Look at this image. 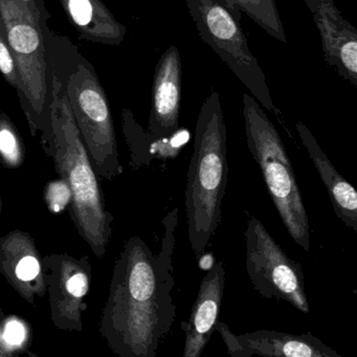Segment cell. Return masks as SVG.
I'll return each instance as SVG.
<instances>
[{
    "label": "cell",
    "mask_w": 357,
    "mask_h": 357,
    "mask_svg": "<svg viewBox=\"0 0 357 357\" xmlns=\"http://www.w3.org/2000/svg\"><path fill=\"white\" fill-rule=\"evenodd\" d=\"M178 208L164 219L165 236L158 256L133 236L114 263L109 296L100 332L120 357H154L176 317L172 291L173 252Z\"/></svg>",
    "instance_id": "obj_1"
},
{
    "label": "cell",
    "mask_w": 357,
    "mask_h": 357,
    "mask_svg": "<svg viewBox=\"0 0 357 357\" xmlns=\"http://www.w3.org/2000/svg\"><path fill=\"white\" fill-rule=\"evenodd\" d=\"M51 142L47 156L53 160L60 178L72 191L70 216L81 237L98 258L105 256L112 235L114 217L106 211L103 193L89 160L66 96L63 79L52 63Z\"/></svg>",
    "instance_id": "obj_2"
},
{
    "label": "cell",
    "mask_w": 357,
    "mask_h": 357,
    "mask_svg": "<svg viewBox=\"0 0 357 357\" xmlns=\"http://www.w3.org/2000/svg\"><path fill=\"white\" fill-rule=\"evenodd\" d=\"M185 185L190 246L200 259L212 244L222 218L227 189V126L220 95L213 91L198 114Z\"/></svg>",
    "instance_id": "obj_3"
},
{
    "label": "cell",
    "mask_w": 357,
    "mask_h": 357,
    "mask_svg": "<svg viewBox=\"0 0 357 357\" xmlns=\"http://www.w3.org/2000/svg\"><path fill=\"white\" fill-rule=\"evenodd\" d=\"M41 0H0V15L22 83L20 104L33 137L41 132V145L49 154L51 142L49 59L43 36Z\"/></svg>",
    "instance_id": "obj_4"
},
{
    "label": "cell",
    "mask_w": 357,
    "mask_h": 357,
    "mask_svg": "<svg viewBox=\"0 0 357 357\" xmlns=\"http://www.w3.org/2000/svg\"><path fill=\"white\" fill-rule=\"evenodd\" d=\"M242 102L248 150L260 168L282 223L292 240L303 250L309 252L308 214L285 146L275 125L263 112L258 101L248 93H243Z\"/></svg>",
    "instance_id": "obj_5"
},
{
    "label": "cell",
    "mask_w": 357,
    "mask_h": 357,
    "mask_svg": "<svg viewBox=\"0 0 357 357\" xmlns=\"http://www.w3.org/2000/svg\"><path fill=\"white\" fill-rule=\"evenodd\" d=\"M78 57L63 81L66 96L96 174L110 181L123 172V167L109 102L91 64Z\"/></svg>",
    "instance_id": "obj_6"
},
{
    "label": "cell",
    "mask_w": 357,
    "mask_h": 357,
    "mask_svg": "<svg viewBox=\"0 0 357 357\" xmlns=\"http://www.w3.org/2000/svg\"><path fill=\"white\" fill-rule=\"evenodd\" d=\"M190 16L202 40L208 45L241 81L257 101L281 119L258 60L248 47L240 20L225 0H185Z\"/></svg>",
    "instance_id": "obj_7"
},
{
    "label": "cell",
    "mask_w": 357,
    "mask_h": 357,
    "mask_svg": "<svg viewBox=\"0 0 357 357\" xmlns=\"http://www.w3.org/2000/svg\"><path fill=\"white\" fill-rule=\"evenodd\" d=\"M245 266L250 283L266 298L285 301L309 313L308 298L300 263L290 259L259 219L250 217L244 231Z\"/></svg>",
    "instance_id": "obj_8"
},
{
    "label": "cell",
    "mask_w": 357,
    "mask_h": 357,
    "mask_svg": "<svg viewBox=\"0 0 357 357\" xmlns=\"http://www.w3.org/2000/svg\"><path fill=\"white\" fill-rule=\"evenodd\" d=\"M43 271L54 325L63 331L82 332L83 313L87 309L86 296L93 275L89 258L49 255L43 257Z\"/></svg>",
    "instance_id": "obj_9"
},
{
    "label": "cell",
    "mask_w": 357,
    "mask_h": 357,
    "mask_svg": "<svg viewBox=\"0 0 357 357\" xmlns=\"http://www.w3.org/2000/svg\"><path fill=\"white\" fill-rule=\"evenodd\" d=\"M215 331L218 332L234 357H250L254 355L271 357H340L333 349L324 344L311 333L296 334L286 332L259 330L243 334H235L229 326L217 321Z\"/></svg>",
    "instance_id": "obj_10"
},
{
    "label": "cell",
    "mask_w": 357,
    "mask_h": 357,
    "mask_svg": "<svg viewBox=\"0 0 357 357\" xmlns=\"http://www.w3.org/2000/svg\"><path fill=\"white\" fill-rule=\"evenodd\" d=\"M321 40L324 59L338 76L357 87V30L334 0H304Z\"/></svg>",
    "instance_id": "obj_11"
},
{
    "label": "cell",
    "mask_w": 357,
    "mask_h": 357,
    "mask_svg": "<svg viewBox=\"0 0 357 357\" xmlns=\"http://www.w3.org/2000/svg\"><path fill=\"white\" fill-rule=\"evenodd\" d=\"M181 54L171 45L162 53L154 72L151 112L146 131L150 139H169L181 129Z\"/></svg>",
    "instance_id": "obj_12"
},
{
    "label": "cell",
    "mask_w": 357,
    "mask_h": 357,
    "mask_svg": "<svg viewBox=\"0 0 357 357\" xmlns=\"http://www.w3.org/2000/svg\"><path fill=\"white\" fill-rule=\"evenodd\" d=\"M0 273L32 306L47 294L43 257L26 231L15 229L0 237Z\"/></svg>",
    "instance_id": "obj_13"
},
{
    "label": "cell",
    "mask_w": 357,
    "mask_h": 357,
    "mask_svg": "<svg viewBox=\"0 0 357 357\" xmlns=\"http://www.w3.org/2000/svg\"><path fill=\"white\" fill-rule=\"evenodd\" d=\"M225 287V264L217 262L200 283L189 321L181 323L185 333L183 357H199L210 342L219 321Z\"/></svg>",
    "instance_id": "obj_14"
},
{
    "label": "cell",
    "mask_w": 357,
    "mask_h": 357,
    "mask_svg": "<svg viewBox=\"0 0 357 357\" xmlns=\"http://www.w3.org/2000/svg\"><path fill=\"white\" fill-rule=\"evenodd\" d=\"M296 127L303 146L327 189L334 213L347 227L357 233L356 191L334 168L310 130L301 122L296 123Z\"/></svg>",
    "instance_id": "obj_15"
},
{
    "label": "cell",
    "mask_w": 357,
    "mask_h": 357,
    "mask_svg": "<svg viewBox=\"0 0 357 357\" xmlns=\"http://www.w3.org/2000/svg\"><path fill=\"white\" fill-rule=\"evenodd\" d=\"M81 39L106 45H120L127 29L116 20L102 0H59Z\"/></svg>",
    "instance_id": "obj_16"
},
{
    "label": "cell",
    "mask_w": 357,
    "mask_h": 357,
    "mask_svg": "<svg viewBox=\"0 0 357 357\" xmlns=\"http://www.w3.org/2000/svg\"><path fill=\"white\" fill-rule=\"evenodd\" d=\"M122 126L127 143L130 147V166L135 168L149 164L154 158H175L181 148V144L187 141L189 135L187 130L179 129L176 135L169 139H150L146 131L137 124L129 109H123Z\"/></svg>",
    "instance_id": "obj_17"
},
{
    "label": "cell",
    "mask_w": 357,
    "mask_h": 357,
    "mask_svg": "<svg viewBox=\"0 0 357 357\" xmlns=\"http://www.w3.org/2000/svg\"><path fill=\"white\" fill-rule=\"evenodd\" d=\"M225 3L237 17L245 13L269 36L287 43L275 0H225Z\"/></svg>",
    "instance_id": "obj_18"
},
{
    "label": "cell",
    "mask_w": 357,
    "mask_h": 357,
    "mask_svg": "<svg viewBox=\"0 0 357 357\" xmlns=\"http://www.w3.org/2000/svg\"><path fill=\"white\" fill-rule=\"evenodd\" d=\"M26 160L22 135L11 119L0 114V162L6 168L17 169Z\"/></svg>",
    "instance_id": "obj_19"
},
{
    "label": "cell",
    "mask_w": 357,
    "mask_h": 357,
    "mask_svg": "<svg viewBox=\"0 0 357 357\" xmlns=\"http://www.w3.org/2000/svg\"><path fill=\"white\" fill-rule=\"evenodd\" d=\"M29 327L22 319L11 315L5 319L3 326V340L7 348L9 356L24 352L29 346L30 340Z\"/></svg>",
    "instance_id": "obj_20"
},
{
    "label": "cell",
    "mask_w": 357,
    "mask_h": 357,
    "mask_svg": "<svg viewBox=\"0 0 357 357\" xmlns=\"http://www.w3.org/2000/svg\"><path fill=\"white\" fill-rule=\"evenodd\" d=\"M0 74L3 75L5 80L14 87L20 95L22 91V83L18 75L17 64L8 43L7 33H6L5 24L1 15H0Z\"/></svg>",
    "instance_id": "obj_21"
},
{
    "label": "cell",
    "mask_w": 357,
    "mask_h": 357,
    "mask_svg": "<svg viewBox=\"0 0 357 357\" xmlns=\"http://www.w3.org/2000/svg\"><path fill=\"white\" fill-rule=\"evenodd\" d=\"M45 197L50 212L59 214L70 206L72 191L66 181L60 178L47 183L45 187Z\"/></svg>",
    "instance_id": "obj_22"
},
{
    "label": "cell",
    "mask_w": 357,
    "mask_h": 357,
    "mask_svg": "<svg viewBox=\"0 0 357 357\" xmlns=\"http://www.w3.org/2000/svg\"><path fill=\"white\" fill-rule=\"evenodd\" d=\"M1 315H3V313H0V357H8L9 356V353H8L3 340V326L5 319Z\"/></svg>",
    "instance_id": "obj_23"
},
{
    "label": "cell",
    "mask_w": 357,
    "mask_h": 357,
    "mask_svg": "<svg viewBox=\"0 0 357 357\" xmlns=\"http://www.w3.org/2000/svg\"><path fill=\"white\" fill-rule=\"evenodd\" d=\"M3 199H1V197H0V215H1V212H3Z\"/></svg>",
    "instance_id": "obj_24"
}]
</instances>
